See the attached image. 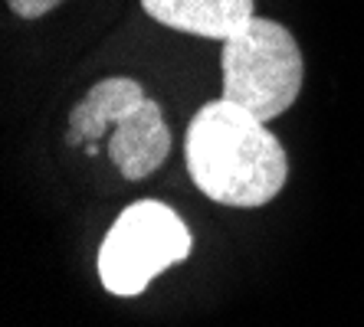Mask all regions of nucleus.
Returning <instances> with one entry per match:
<instances>
[{"label":"nucleus","instance_id":"nucleus-2","mask_svg":"<svg viewBox=\"0 0 364 327\" xmlns=\"http://www.w3.org/2000/svg\"><path fill=\"white\" fill-rule=\"evenodd\" d=\"M109 157L125 180H144L171 154V131L161 105L148 99L135 79L95 82L69 115V144H95L109 135Z\"/></svg>","mask_w":364,"mask_h":327},{"label":"nucleus","instance_id":"nucleus-6","mask_svg":"<svg viewBox=\"0 0 364 327\" xmlns=\"http://www.w3.org/2000/svg\"><path fill=\"white\" fill-rule=\"evenodd\" d=\"M7 4L20 20H36V17H46L50 10H56L63 0H7Z\"/></svg>","mask_w":364,"mask_h":327},{"label":"nucleus","instance_id":"nucleus-1","mask_svg":"<svg viewBox=\"0 0 364 327\" xmlns=\"http://www.w3.org/2000/svg\"><path fill=\"white\" fill-rule=\"evenodd\" d=\"M187 174L213 203L256 210L286 187L289 157L282 141L253 111L227 99L203 105L187 128Z\"/></svg>","mask_w":364,"mask_h":327},{"label":"nucleus","instance_id":"nucleus-3","mask_svg":"<svg viewBox=\"0 0 364 327\" xmlns=\"http://www.w3.org/2000/svg\"><path fill=\"white\" fill-rule=\"evenodd\" d=\"M223 99L253 111L259 121H272L292 109L302 92V50L282 23L253 17L223 40Z\"/></svg>","mask_w":364,"mask_h":327},{"label":"nucleus","instance_id":"nucleus-5","mask_svg":"<svg viewBox=\"0 0 364 327\" xmlns=\"http://www.w3.org/2000/svg\"><path fill=\"white\" fill-rule=\"evenodd\" d=\"M141 10L154 23L220 43L256 17L253 0H141Z\"/></svg>","mask_w":364,"mask_h":327},{"label":"nucleus","instance_id":"nucleus-4","mask_svg":"<svg viewBox=\"0 0 364 327\" xmlns=\"http://www.w3.org/2000/svg\"><path fill=\"white\" fill-rule=\"evenodd\" d=\"M191 229L168 203L138 200L119 213L99 245V282L109 294L135 298L191 255Z\"/></svg>","mask_w":364,"mask_h":327}]
</instances>
